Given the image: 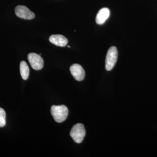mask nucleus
I'll use <instances>...</instances> for the list:
<instances>
[{
    "instance_id": "1",
    "label": "nucleus",
    "mask_w": 157,
    "mask_h": 157,
    "mask_svg": "<svg viewBox=\"0 0 157 157\" xmlns=\"http://www.w3.org/2000/svg\"><path fill=\"white\" fill-rule=\"evenodd\" d=\"M51 113L56 121L62 123L67 119L69 111L67 107L65 105H53L51 108Z\"/></svg>"
},
{
    "instance_id": "2",
    "label": "nucleus",
    "mask_w": 157,
    "mask_h": 157,
    "mask_svg": "<svg viewBox=\"0 0 157 157\" xmlns=\"http://www.w3.org/2000/svg\"><path fill=\"white\" fill-rule=\"evenodd\" d=\"M86 130L84 125L82 124H77L73 126L70 132V136L77 143L82 142L85 136Z\"/></svg>"
},
{
    "instance_id": "3",
    "label": "nucleus",
    "mask_w": 157,
    "mask_h": 157,
    "mask_svg": "<svg viewBox=\"0 0 157 157\" xmlns=\"http://www.w3.org/2000/svg\"><path fill=\"white\" fill-rule=\"evenodd\" d=\"M118 52L115 46H112L107 52L105 61V68L107 71L112 70L117 61Z\"/></svg>"
},
{
    "instance_id": "4",
    "label": "nucleus",
    "mask_w": 157,
    "mask_h": 157,
    "mask_svg": "<svg viewBox=\"0 0 157 157\" xmlns=\"http://www.w3.org/2000/svg\"><path fill=\"white\" fill-rule=\"evenodd\" d=\"M28 58L31 67L34 70H39L43 68L44 61L42 57L39 55L35 53H30L28 55Z\"/></svg>"
},
{
    "instance_id": "5",
    "label": "nucleus",
    "mask_w": 157,
    "mask_h": 157,
    "mask_svg": "<svg viewBox=\"0 0 157 157\" xmlns=\"http://www.w3.org/2000/svg\"><path fill=\"white\" fill-rule=\"evenodd\" d=\"M15 13L16 16L22 19L31 20L35 17L33 12L25 6H17L15 9Z\"/></svg>"
},
{
    "instance_id": "6",
    "label": "nucleus",
    "mask_w": 157,
    "mask_h": 157,
    "mask_svg": "<svg viewBox=\"0 0 157 157\" xmlns=\"http://www.w3.org/2000/svg\"><path fill=\"white\" fill-rule=\"evenodd\" d=\"M70 71L71 74L76 80L81 81L85 77L84 70L80 65L74 64L70 67Z\"/></svg>"
},
{
    "instance_id": "7",
    "label": "nucleus",
    "mask_w": 157,
    "mask_h": 157,
    "mask_svg": "<svg viewBox=\"0 0 157 157\" xmlns=\"http://www.w3.org/2000/svg\"><path fill=\"white\" fill-rule=\"evenodd\" d=\"M51 43L59 47H64L67 44L68 40L63 35H53L49 38Z\"/></svg>"
},
{
    "instance_id": "8",
    "label": "nucleus",
    "mask_w": 157,
    "mask_h": 157,
    "mask_svg": "<svg viewBox=\"0 0 157 157\" xmlns=\"http://www.w3.org/2000/svg\"><path fill=\"white\" fill-rule=\"evenodd\" d=\"M110 14L109 9L107 8L101 9L97 14L96 17V23L98 25H102L108 19Z\"/></svg>"
},
{
    "instance_id": "9",
    "label": "nucleus",
    "mask_w": 157,
    "mask_h": 157,
    "mask_svg": "<svg viewBox=\"0 0 157 157\" xmlns=\"http://www.w3.org/2000/svg\"><path fill=\"white\" fill-rule=\"evenodd\" d=\"M20 70L21 75L23 79L26 80L28 78L29 69L27 64L25 62L22 61L21 62L20 64Z\"/></svg>"
},
{
    "instance_id": "10",
    "label": "nucleus",
    "mask_w": 157,
    "mask_h": 157,
    "mask_svg": "<svg viewBox=\"0 0 157 157\" xmlns=\"http://www.w3.org/2000/svg\"><path fill=\"white\" fill-rule=\"evenodd\" d=\"M6 124V113L0 107V128H3Z\"/></svg>"
}]
</instances>
